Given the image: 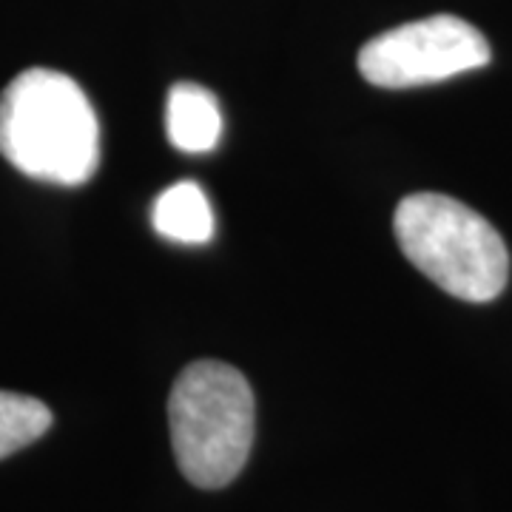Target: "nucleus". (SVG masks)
Returning a JSON list of instances; mask_svg holds the SVG:
<instances>
[{
	"mask_svg": "<svg viewBox=\"0 0 512 512\" xmlns=\"http://www.w3.org/2000/svg\"><path fill=\"white\" fill-rule=\"evenodd\" d=\"M0 154L52 185L89 183L100 165V123L69 74L26 69L0 92Z\"/></svg>",
	"mask_w": 512,
	"mask_h": 512,
	"instance_id": "f257e3e1",
	"label": "nucleus"
},
{
	"mask_svg": "<svg viewBox=\"0 0 512 512\" xmlns=\"http://www.w3.org/2000/svg\"><path fill=\"white\" fill-rule=\"evenodd\" d=\"M254 393L237 367L194 362L177 376L168 399V427L183 476L202 490L228 487L254 444Z\"/></svg>",
	"mask_w": 512,
	"mask_h": 512,
	"instance_id": "f03ea898",
	"label": "nucleus"
},
{
	"mask_svg": "<svg viewBox=\"0 0 512 512\" xmlns=\"http://www.w3.org/2000/svg\"><path fill=\"white\" fill-rule=\"evenodd\" d=\"M393 234L421 274L464 302H490L507 288V245L464 202L433 191L410 194L393 214Z\"/></svg>",
	"mask_w": 512,
	"mask_h": 512,
	"instance_id": "7ed1b4c3",
	"label": "nucleus"
},
{
	"mask_svg": "<svg viewBox=\"0 0 512 512\" xmlns=\"http://www.w3.org/2000/svg\"><path fill=\"white\" fill-rule=\"evenodd\" d=\"M490 57V43L473 23L433 15L367 40L359 52V72L379 89H416L484 69Z\"/></svg>",
	"mask_w": 512,
	"mask_h": 512,
	"instance_id": "20e7f679",
	"label": "nucleus"
},
{
	"mask_svg": "<svg viewBox=\"0 0 512 512\" xmlns=\"http://www.w3.org/2000/svg\"><path fill=\"white\" fill-rule=\"evenodd\" d=\"M165 131L171 146L185 154L214 151L222 137V111L217 97L200 83H177L165 103Z\"/></svg>",
	"mask_w": 512,
	"mask_h": 512,
	"instance_id": "39448f33",
	"label": "nucleus"
},
{
	"mask_svg": "<svg viewBox=\"0 0 512 512\" xmlns=\"http://www.w3.org/2000/svg\"><path fill=\"white\" fill-rule=\"evenodd\" d=\"M151 222L157 234L180 245H202L214 237V211L202 185L183 180L165 188L154 202Z\"/></svg>",
	"mask_w": 512,
	"mask_h": 512,
	"instance_id": "423d86ee",
	"label": "nucleus"
},
{
	"mask_svg": "<svg viewBox=\"0 0 512 512\" xmlns=\"http://www.w3.org/2000/svg\"><path fill=\"white\" fill-rule=\"evenodd\" d=\"M52 427V410L40 399L0 390V458L35 444Z\"/></svg>",
	"mask_w": 512,
	"mask_h": 512,
	"instance_id": "0eeeda50",
	"label": "nucleus"
}]
</instances>
